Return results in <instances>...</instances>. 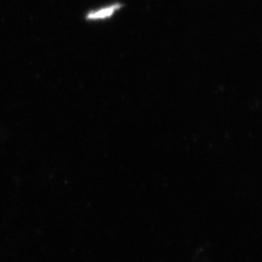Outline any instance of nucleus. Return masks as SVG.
Here are the masks:
<instances>
[{"mask_svg": "<svg viewBox=\"0 0 262 262\" xmlns=\"http://www.w3.org/2000/svg\"><path fill=\"white\" fill-rule=\"evenodd\" d=\"M116 10H118V7H116V6L102 8V9H100V10L89 13L88 19L89 20H100V19L108 18V16H111Z\"/></svg>", "mask_w": 262, "mask_h": 262, "instance_id": "obj_1", "label": "nucleus"}]
</instances>
